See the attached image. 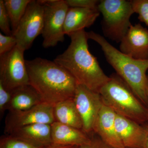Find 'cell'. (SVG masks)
Segmentation results:
<instances>
[{"instance_id":"6da1fadb","label":"cell","mask_w":148,"mask_h":148,"mask_svg":"<svg viewBox=\"0 0 148 148\" xmlns=\"http://www.w3.org/2000/svg\"><path fill=\"white\" fill-rule=\"evenodd\" d=\"M71 43L53 61L65 69L79 84L99 92L110 79L89 50L87 32L85 30L69 35Z\"/></svg>"},{"instance_id":"7a4b0ae2","label":"cell","mask_w":148,"mask_h":148,"mask_svg":"<svg viewBox=\"0 0 148 148\" xmlns=\"http://www.w3.org/2000/svg\"><path fill=\"white\" fill-rule=\"evenodd\" d=\"M29 84L38 94L42 102L54 106L73 98L78 83L64 68L41 58L26 60Z\"/></svg>"},{"instance_id":"3957f363","label":"cell","mask_w":148,"mask_h":148,"mask_svg":"<svg viewBox=\"0 0 148 148\" xmlns=\"http://www.w3.org/2000/svg\"><path fill=\"white\" fill-rule=\"evenodd\" d=\"M87 36L88 39L94 41L101 47L107 62L117 75L148 108L147 93L148 59L138 60L125 55L112 45L103 36L95 32H87Z\"/></svg>"},{"instance_id":"277c9868","label":"cell","mask_w":148,"mask_h":148,"mask_svg":"<svg viewBox=\"0 0 148 148\" xmlns=\"http://www.w3.org/2000/svg\"><path fill=\"white\" fill-rule=\"evenodd\" d=\"M99 93L104 105L119 115L145 125L148 122V108L116 74L110 76Z\"/></svg>"},{"instance_id":"5b68a950","label":"cell","mask_w":148,"mask_h":148,"mask_svg":"<svg viewBox=\"0 0 148 148\" xmlns=\"http://www.w3.org/2000/svg\"><path fill=\"white\" fill-rule=\"evenodd\" d=\"M98 9L103 16L102 29L104 36L120 43L131 25L134 13L130 1L101 0Z\"/></svg>"},{"instance_id":"8992f818","label":"cell","mask_w":148,"mask_h":148,"mask_svg":"<svg viewBox=\"0 0 148 148\" xmlns=\"http://www.w3.org/2000/svg\"><path fill=\"white\" fill-rule=\"evenodd\" d=\"M44 6L42 35L45 48L53 47L65 40L64 23L69 7L65 0H38Z\"/></svg>"},{"instance_id":"52a82bcc","label":"cell","mask_w":148,"mask_h":148,"mask_svg":"<svg viewBox=\"0 0 148 148\" xmlns=\"http://www.w3.org/2000/svg\"><path fill=\"white\" fill-rule=\"evenodd\" d=\"M24 52L16 45L9 52L0 55V83L10 91L30 85Z\"/></svg>"},{"instance_id":"ba28073f","label":"cell","mask_w":148,"mask_h":148,"mask_svg":"<svg viewBox=\"0 0 148 148\" xmlns=\"http://www.w3.org/2000/svg\"><path fill=\"white\" fill-rule=\"evenodd\" d=\"M43 23V5L38 1L32 0L12 34L18 47L24 51L29 49L36 38L42 34Z\"/></svg>"},{"instance_id":"9c48e42d","label":"cell","mask_w":148,"mask_h":148,"mask_svg":"<svg viewBox=\"0 0 148 148\" xmlns=\"http://www.w3.org/2000/svg\"><path fill=\"white\" fill-rule=\"evenodd\" d=\"M53 107L42 102L27 110L9 112L5 122V134L7 135L14 130L29 125L52 124L55 122Z\"/></svg>"},{"instance_id":"30bf717a","label":"cell","mask_w":148,"mask_h":148,"mask_svg":"<svg viewBox=\"0 0 148 148\" xmlns=\"http://www.w3.org/2000/svg\"><path fill=\"white\" fill-rule=\"evenodd\" d=\"M73 100L82 120L83 130L90 136L93 133L94 123L103 105L101 95L78 84Z\"/></svg>"},{"instance_id":"8fae6325","label":"cell","mask_w":148,"mask_h":148,"mask_svg":"<svg viewBox=\"0 0 148 148\" xmlns=\"http://www.w3.org/2000/svg\"><path fill=\"white\" fill-rule=\"evenodd\" d=\"M119 50L138 60L148 59V30L140 24H131L120 42Z\"/></svg>"},{"instance_id":"7c38bea8","label":"cell","mask_w":148,"mask_h":148,"mask_svg":"<svg viewBox=\"0 0 148 148\" xmlns=\"http://www.w3.org/2000/svg\"><path fill=\"white\" fill-rule=\"evenodd\" d=\"M115 125L117 134L125 148H145L147 136L145 125L117 114Z\"/></svg>"},{"instance_id":"4fadbf2b","label":"cell","mask_w":148,"mask_h":148,"mask_svg":"<svg viewBox=\"0 0 148 148\" xmlns=\"http://www.w3.org/2000/svg\"><path fill=\"white\" fill-rule=\"evenodd\" d=\"M116 113L103 103L93 126V132L112 148H125L116 130Z\"/></svg>"},{"instance_id":"5bb4252c","label":"cell","mask_w":148,"mask_h":148,"mask_svg":"<svg viewBox=\"0 0 148 148\" xmlns=\"http://www.w3.org/2000/svg\"><path fill=\"white\" fill-rule=\"evenodd\" d=\"M52 144L80 147L90 141V137L82 130L55 121L51 124Z\"/></svg>"},{"instance_id":"9a60e30c","label":"cell","mask_w":148,"mask_h":148,"mask_svg":"<svg viewBox=\"0 0 148 148\" xmlns=\"http://www.w3.org/2000/svg\"><path fill=\"white\" fill-rule=\"evenodd\" d=\"M98 9L69 8L64 23L65 35H69L92 26L99 17Z\"/></svg>"},{"instance_id":"2e32d148","label":"cell","mask_w":148,"mask_h":148,"mask_svg":"<svg viewBox=\"0 0 148 148\" xmlns=\"http://www.w3.org/2000/svg\"><path fill=\"white\" fill-rule=\"evenodd\" d=\"M43 146L52 144L51 125L35 123L14 130L8 134Z\"/></svg>"},{"instance_id":"e0dca14e","label":"cell","mask_w":148,"mask_h":148,"mask_svg":"<svg viewBox=\"0 0 148 148\" xmlns=\"http://www.w3.org/2000/svg\"><path fill=\"white\" fill-rule=\"evenodd\" d=\"M11 93L9 112L24 110L42 103L38 94L30 85L15 88Z\"/></svg>"},{"instance_id":"ac0fdd59","label":"cell","mask_w":148,"mask_h":148,"mask_svg":"<svg viewBox=\"0 0 148 148\" xmlns=\"http://www.w3.org/2000/svg\"><path fill=\"white\" fill-rule=\"evenodd\" d=\"M53 115L55 121L83 130L82 120L73 98L55 104L53 107Z\"/></svg>"},{"instance_id":"d6986e66","label":"cell","mask_w":148,"mask_h":148,"mask_svg":"<svg viewBox=\"0 0 148 148\" xmlns=\"http://www.w3.org/2000/svg\"><path fill=\"white\" fill-rule=\"evenodd\" d=\"M32 0H4L5 6L10 21L12 34L26 12Z\"/></svg>"},{"instance_id":"ffe728a7","label":"cell","mask_w":148,"mask_h":148,"mask_svg":"<svg viewBox=\"0 0 148 148\" xmlns=\"http://www.w3.org/2000/svg\"><path fill=\"white\" fill-rule=\"evenodd\" d=\"M45 147L9 135H3L0 139V148H43Z\"/></svg>"},{"instance_id":"44dd1931","label":"cell","mask_w":148,"mask_h":148,"mask_svg":"<svg viewBox=\"0 0 148 148\" xmlns=\"http://www.w3.org/2000/svg\"><path fill=\"white\" fill-rule=\"evenodd\" d=\"M134 13L138 15L140 21L148 26V0L130 1Z\"/></svg>"},{"instance_id":"7402d4cb","label":"cell","mask_w":148,"mask_h":148,"mask_svg":"<svg viewBox=\"0 0 148 148\" xmlns=\"http://www.w3.org/2000/svg\"><path fill=\"white\" fill-rule=\"evenodd\" d=\"M0 29L5 35H12L10 19L5 6L3 0H0Z\"/></svg>"},{"instance_id":"603a6c76","label":"cell","mask_w":148,"mask_h":148,"mask_svg":"<svg viewBox=\"0 0 148 148\" xmlns=\"http://www.w3.org/2000/svg\"><path fill=\"white\" fill-rule=\"evenodd\" d=\"M16 45L17 41L14 36L3 35L0 33V55L9 52Z\"/></svg>"},{"instance_id":"cb8c5ba5","label":"cell","mask_w":148,"mask_h":148,"mask_svg":"<svg viewBox=\"0 0 148 148\" xmlns=\"http://www.w3.org/2000/svg\"><path fill=\"white\" fill-rule=\"evenodd\" d=\"M11 91L7 89L0 83V117L2 118L5 112L8 110L11 98Z\"/></svg>"},{"instance_id":"d4e9b609","label":"cell","mask_w":148,"mask_h":148,"mask_svg":"<svg viewBox=\"0 0 148 148\" xmlns=\"http://www.w3.org/2000/svg\"><path fill=\"white\" fill-rule=\"evenodd\" d=\"M69 8H98L100 1L98 0H65Z\"/></svg>"},{"instance_id":"484cf974","label":"cell","mask_w":148,"mask_h":148,"mask_svg":"<svg viewBox=\"0 0 148 148\" xmlns=\"http://www.w3.org/2000/svg\"><path fill=\"white\" fill-rule=\"evenodd\" d=\"M90 137V141L89 143L78 148H112L93 132Z\"/></svg>"},{"instance_id":"4316f807","label":"cell","mask_w":148,"mask_h":148,"mask_svg":"<svg viewBox=\"0 0 148 148\" xmlns=\"http://www.w3.org/2000/svg\"><path fill=\"white\" fill-rule=\"evenodd\" d=\"M79 147L73 146H64L51 144L49 145L46 146L43 148H78Z\"/></svg>"},{"instance_id":"83f0119b","label":"cell","mask_w":148,"mask_h":148,"mask_svg":"<svg viewBox=\"0 0 148 148\" xmlns=\"http://www.w3.org/2000/svg\"><path fill=\"white\" fill-rule=\"evenodd\" d=\"M146 127H147V140H146V142L145 144V148H148V123L145 124Z\"/></svg>"},{"instance_id":"f1b7e54d","label":"cell","mask_w":148,"mask_h":148,"mask_svg":"<svg viewBox=\"0 0 148 148\" xmlns=\"http://www.w3.org/2000/svg\"><path fill=\"white\" fill-rule=\"evenodd\" d=\"M147 98L148 99V82H147Z\"/></svg>"},{"instance_id":"f546056e","label":"cell","mask_w":148,"mask_h":148,"mask_svg":"<svg viewBox=\"0 0 148 148\" xmlns=\"http://www.w3.org/2000/svg\"></svg>"}]
</instances>
